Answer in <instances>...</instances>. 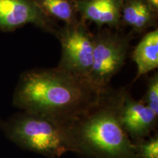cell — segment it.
<instances>
[{
    "label": "cell",
    "mask_w": 158,
    "mask_h": 158,
    "mask_svg": "<svg viewBox=\"0 0 158 158\" xmlns=\"http://www.w3.org/2000/svg\"><path fill=\"white\" fill-rule=\"evenodd\" d=\"M47 16L66 25L81 21L75 0H33Z\"/></svg>",
    "instance_id": "obj_11"
},
{
    "label": "cell",
    "mask_w": 158,
    "mask_h": 158,
    "mask_svg": "<svg viewBox=\"0 0 158 158\" xmlns=\"http://www.w3.org/2000/svg\"><path fill=\"white\" fill-rule=\"evenodd\" d=\"M0 127L13 143L26 150L48 158H60L73 153L64 124L46 116L25 112L0 122Z\"/></svg>",
    "instance_id": "obj_3"
},
{
    "label": "cell",
    "mask_w": 158,
    "mask_h": 158,
    "mask_svg": "<svg viewBox=\"0 0 158 158\" xmlns=\"http://www.w3.org/2000/svg\"><path fill=\"white\" fill-rule=\"evenodd\" d=\"M81 19L94 23L98 29L120 30L123 0H75Z\"/></svg>",
    "instance_id": "obj_8"
},
{
    "label": "cell",
    "mask_w": 158,
    "mask_h": 158,
    "mask_svg": "<svg viewBox=\"0 0 158 158\" xmlns=\"http://www.w3.org/2000/svg\"><path fill=\"white\" fill-rule=\"evenodd\" d=\"M132 59L137 66L134 82L158 67V29L146 33L134 48Z\"/></svg>",
    "instance_id": "obj_10"
},
{
    "label": "cell",
    "mask_w": 158,
    "mask_h": 158,
    "mask_svg": "<svg viewBox=\"0 0 158 158\" xmlns=\"http://www.w3.org/2000/svg\"><path fill=\"white\" fill-rule=\"evenodd\" d=\"M147 1L156 11H158V0H147Z\"/></svg>",
    "instance_id": "obj_14"
},
{
    "label": "cell",
    "mask_w": 158,
    "mask_h": 158,
    "mask_svg": "<svg viewBox=\"0 0 158 158\" xmlns=\"http://www.w3.org/2000/svg\"><path fill=\"white\" fill-rule=\"evenodd\" d=\"M127 87L110 86L87 110L64 124L73 153L81 158H138L121 122Z\"/></svg>",
    "instance_id": "obj_2"
},
{
    "label": "cell",
    "mask_w": 158,
    "mask_h": 158,
    "mask_svg": "<svg viewBox=\"0 0 158 158\" xmlns=\"http://www.w3.org/2000/svg\"><path fill=\"white\" fill-rule=\"evenodd\" d=\"M29 23L54 35L60 27L33 0H0V30L13 31Z\"/></svg>",
    "instance_id": "obj_6"
},
{
    "label": "cell",
    "mask_w": 158,
    "mask_h": 158,
    "mask_svg": "<svg viewBox=\"0 0 158 158\" xmlns=\"http://www.w3.org/2000/svg\"><path fill=\"white\" fill-rule=\"evenodd\" d=\"M100 94L86 80L58 67L37 68L21 74L13 105L65 124L87 110Z\"/></svg>",
    "instance_id": "obj_1"
},
{
    "label": "cell",
    "mask_w": 158,
    "mask_h": 158,
    "mask_svg": "<svg viewBox=\"0 0 158 158\" xmlns=\"http://www.w3.org/2000/svg\"><path fill=\"white\" fill-rule=\"evenodd\" d=\"M135 35L132 31L124 34L106 27L94 34L93 61L88 82L96 92L102 93L110 87L111 79L125 64L130 42Z\"/></svg>",
    "instance_id": "obj_4"
},
{
    "label": "cell",
    "mask_w": 158,
    "mask_h": 158,
    "mask_svg": "<svg viewBox=\"0 0 158 158\" xmlns=\"http://www.w3.org/2000/svg\"><path fill=\"white\" fill-rule=\"evenodd\" d=\"M141 100L152 109L156 114H158V73L156 72L152 76L148 78L147 90Z\"/></svg>",
    "instance_id": "obj_13"
},
{
    "label": "cell",
    "mask_w": 158,
    "mask_h": 158,
    "mask_svg": "<svg viewBox=\"0 0 158 158\" xmlns=\"http://www.w3.org/2000/svg\"><path fill=\"white\" fill-rule=\"evenodd\" d=\"M158 114L141 100H135L128 89L121 109V122L124 131L133 143L151 135L157 125Z\"/></svg>",
    "instance_id": "obj_7"
},
{
    "label": "cell",
    "mask_w": 158,
    "mask_h": 158,
    "mask_svg": "<svg viewBox=\"0 0 158 158\" xmlns=\"http://www.w3.org/2000/svg\"><path fill=\"white\" fill-rule=\"evenodd\" d=\"M55 36L62 47L58 68L88 81L93 61L94 34L86 22L59 27Z\"/></svg>",
    "instance_id": "obj_5"
},
{
    "label": "cell",
    "mask_w": 158,
    "mask_h": 158,
    "mask_svg": "<svg viewBox=\"0 0 158 158\" xmlns=\"http://www.w3.org/2000/svg\"><path fill=\"white\" fill-rule=\"evenodd\" d=\"M138 158H158V134L157 132L145 139L134 143Z\"/></svg>",
    "instance_id": "obj_12"
},
{
    "label": "cell",
    "mask_w": 158,
    "mask_h": 158,
    "mask_svg": "<svg viewBox=\"0 0 158 158\" xmlns=\"http://www.w3.org/2000/svg\"><path fill=\"white\" fill-rule=\"evenodd\" d=\"M158 11L147 0H123L121 25L129 27L135 35L146 32L151 27L157 28Z\"/></svg>",
    "instance_id": "obj_9"
}]
</instances>
